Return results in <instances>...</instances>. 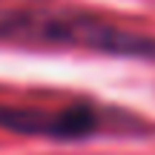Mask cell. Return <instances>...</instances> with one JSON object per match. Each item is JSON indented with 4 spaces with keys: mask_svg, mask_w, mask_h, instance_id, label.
I'll list each match as a JSON object with an SVG mask.
<instances>
[{
    "mask_svg": "<svg viewBox=\"0 0 155 155\" xmlns=\"http://www.w3.org/2000/svg\"><path fill=\"white\" fill-rule=\"evenodd\" d=\"M0 43L81 49L106 58L155 61V35L135 32L101 15L66 6H0Z\"/></svg>",
    "mask_w": 155,
    "mask_h": 155,
    "instance_id": "obj_1",
    "label": "cell"
},
{
    "mask_svg": "<svg viewBox=\"0 0 155 155\" xmlns=\"http://www.w3.org/2000/svg\"><path fill=\"white\" fill-rule=\"evenodd\" d=\"M0 129L15 135H35L52 141H81L109 129H127V115L109 112L98 104H0Z\"/></svg>",
    "mask_w": 155,
    "mask_h": 155,
    "instance_id": "obj_2",
    "label": "cell"
}]
</instances>
